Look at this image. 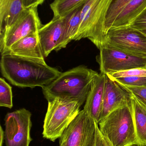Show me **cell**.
<instances>
[{
    "label": "cell",
    "mask_w": 146,
    "mask_h": 146,
    "mask_svg": "<svg viewBox=\"0 0 146 146\" xmlns=\"http://www.w3.org/2000/svg\"><path fill=\"white\" fill-rule=\"evenodd\" d=\"M131 99V93L129 91L106 74L103 103L99 122L111 111L130 102Z\"/></svg>",
    "instance_id": "8fae6325"
},
{
    "label": "cell",
    "mask_w": 146,
    "mask_h": 146,
    "mask_svg": "<svg viewBox=\"0 0 146 146\" xmlns=\"http://www.w3.org/2000/svg\"><path fill=\"white\" fill-rule=\"evenodd\" d=\"M132 0H112L106 14L105 22V35L112 27L115 20L123 9ZM105 38V37H104Z\"/></svg>",
    "instance_id": "d6986e66"
},
{
    "label": "cell",
    "mask_w": 146,
    "mask_h": 146,
    "mask_svg": "<svg viewBox=\"0 0 146 146\" xmlns=\"http://www.w3.org/2000/svg\"><path fill=\"white\" fill-rule=\"evenodd\" d=\"M136 146H137V145H136Z\"/></svg>",
    "instance_id": "f546056e"
},
{
    "label": "cell",
    "mask_w": 146,
    "mask_h": 146,
    "mask_svg": "<svg viewBox=\"0 0 146 146\" xmlns=\"http://www.w3.org/2000/svg\"><path fill=\"white\" fill-rule=\"evenodd\" d=\"M5 137V133L2 127L1 126L0 128V146H3L4 138Z\"/></svg>",
    "instance_id": "83f0119b"
},
{
    "label": "cell",
    "mask_w": 146,
    "mask_h": 146,
    "mask_svg": "<svg viewBox=\"0 0 146 146\" xmlns=\"http://www.w3.org/2000/svg\"><path fill=\"white\" fill-rule=\"evenodd\" d=\"M111 79L120 85L126 86L139 87L146 86V76H131Z\"/></svg>",
    "instance_id": "44dd1931"
},
{
    "label": "cell",
    "mask_w": 146,
    "mask_h": 146,
    "mask_svg": "<svg viewBox=\"0 0 146 146\" xmlns=\"http://www.w3.org/2000/svg\"><path fill=\"white\" fill-rule=\"evenodd\" d=\"M31 117V113L25 108L6 115L4 132L6 146H29L32 140Z\"/></svg>",
    "instance_id": "30bf717a"
},
{
    "label": "cell",
    "mask_w": 146,
    "mask_h": 146,
    "mask_svg": "<svg viewBox=\"0 0 146 146\" xmlns=\"http://www.w3.org/2000/svg\"><path fill=\"white\" fill-rule=\"evenodd\" d=\"M10 0H0V21H2L7 12Z\"/></svg>",
    "instance_id": "4316f807"
},
{
    "label": "cell",
    "mask_w": 146,
    "mask_h": 146,
    "mask_svg": "<svg viewBox=\"0 0 146 146\" xmlns=\"http://www.w3.org/2000/svg\"><path fill=\"white\" fill-rule=\"evenodd\" d=\"M98 125L111 146H139L131 101L111 111Z\"/></svg>",
    "instance_id": "3957f363"
},
{
    "label": "cell",
    "mask_w": 146,
    "mask_h": 146,
    "mask_svg": "<svg viewBox=\"0 0 146 146\" xmlns=\"http://www.w3.org/2000/svg\"><path fill=\"white\" fill-rule=\"evenodd\" d=\"M97 56L101 73L109 74L136 68L146 66V58L107 46L99 49Z\"/></svg>",
    "instance_id": "ba28073f"
},
{
    "label": "cell",
    "mask_w": 146,
    "mask_h": 146,
    "mask_svg": "<svg viewBox=\"0 0 146 146\" xmlns=\"http://www.w3.org/2000/svg\"><path fill=\"white\" fill-rule=\"evenodd\" d=\"M98 123L83 110L59 138L60 146H91Z\"/></svg>",
    "instance_id": "9c48e42d"
},
{
    "label": "cell",
    "mask_w": 146,
    "mask_h": 146,
    "mask_svg": "<svg viewBox=\"0 0 146 146\" xmlns=\"http://www.w3.org/2000/svg\"><path fill=\"white\" fill-rule=\"evenodd\" d=\"M129 26L146 36V8Z\"/></svg>",
    "instance_id": "603a6c76"
},
{
    "label": "cell",
    "mask_w": 146,
    "mask_h": 146,
    "mask_svg": "<svg viewBox=\"0 0 146 146\" xmlns=\"http://www.w3.org/2000/svg\"><path fill=\"white\" fill-rule=\"evenodd\" d=\"M64 26V16L53 19L43 25L37 33L40 46L45 57L56 50L61 38Z\"/></svg>",
    "instance_id": "7c38bea8"
},
{
    "label": "cell",
    "mask_w": 146,
    "mask_h": 146,
    "mask_svg": "<svg viewBox=\"0 0 146 146\" xmlns=\"http://www.w3.org/2000/svg\"><path fill=\"white\" fill-rule=\"evenodd\" d=\"M112 0H87L81 10V21L73 40L87 38L99 49L104 38L106 14Z\"/></svg>",
    "instance_id": "277c9868"
},
{
    "label": "cell",
    "mask_w": 146,
    "mask_h": 146,
    "mask_svg": "<svg viewBox=\"0 0 146 146\" xmlns=\"http://www.w3.org/2000/svg\"><path fill=\"white\" fill-rule=\"evenodd\" d=\"M87 0H55L51 3L54 14L53 19L63 17L69 12L84 4Z\"/></svg>",
    "instance_id": "ac0fdd59"
},
{
    "label": "cell",
    "mask_w": 146,
    "mask_h": 146,
    "mask_svg": "<svg viewBox=\"0 0 146 146\" xmlns=\"http://www.w3.org/2000/svg\"><path fill=\"white\" fill-rule=\"evenodd\" d=\"M146 8V0H132L119 14L111 28L130 25Z\"/></svg>",
    "instance_id": "e0dca14e"
},
{
    "label": "cell",
    "mask_w": 146,
    "mask_h": 146,
    "mask_svg": "<svg viewBox=\"0 0 146 146\" xmlns=\"http://www.w3.org/2000/svg\"><path fill=\"white\" fill-rule=\"evenodd\" d=\"M3 76L11 84L20 88H34L49 84L61 72L48 66L45 60L2 55L0 62Z\"/></svg>",
    "instance_id": "6da1fadb"
},
{
    "label": "cell",
    "mask_w": 146,
    "mask_h": 146,
    "mask_svg": "<svg viewBox=\"0 0 146 146\" xmlns=\"http://www.w3.org/2000/svg\"><path fill=\"white\" fill-rule=\"evenodd\" d=\"M99 73L83 66L61 73L54 81L42 87L47 101L56 98L78 102L81 106L86 100L93 80Z\"/></svg>",
    "instance_id": "7a4b0ae2"
},
{
    "label": "cell",
    "mask_w": 146,
    "mask_h": 146,
    "mask_svg": "<svg viewBox=\"0 0 146 146\" xmlns=\"http://www.w3.org/2000/svg\"><path fill=\"white\" fill-rule=\"evenodd\" d=\"M122 86L129 91L131 94H133L146 106V86L139 87Z\"/></svg>",
    "instance_id": "cb8c5ba5"
},
{
    "label": "cell",
    "mask_w": 146,
    "mask_h": 146,
    "mask_svg": "<svg viewBox=\"0 0 146 146\" xmlns=\"http://www.w3.org/2000/svg\"><path fill=\"white\" fill-rule=\"evenodd\" d=\"M91 146H111L100 131L98 123L96 125L95 136Z\"/></svg>",
    "instance_id": "d4e9b609"
},
{
    "label": "cell",
    "mask_w": 146,
    "mask_h": 146,
    "mask_svg": "<svg viewBox=\"0 0 146 146\" xmlns=\"http://www.w3.org/2000/svg\"><path fill=\"white\" fill-rule=\"evenodd\" d=\"M133 146H136V145Z\"/></svg>",
    "instance_id": "f1b7e54d"
},
{
    "label": "cell",
    "mask_w": 146,
    "mask_h": 146,
    "mask_svg": "<svg viewBox=\"0 0 146 146\" xmlns=\"http://www.w3.org/2000/svg\"><path fill=\"white\" fill-rule=\"evenodd\" d=\"M107 75L111 78L131 76H146V66L132 68L125 71L107 74Z\"/></svg>",
    "instance_id": "7402d4cb"
},
{
    "label": "cell",
    "mask_w": 146,
    "mask_h": 146,
    "mask_svg": "<svg viewBox=\"0 0 146 146\" xmlns=\"http://www.w3.org/2000/svg\"><path fill=\"white\" fill-rule=\"evenodd\" d=\"M45 0H22L23 7L25 9L33 7H38L43 4Z\"/></svg>",
    "instance_id": "484cf974"
},
{
    "label": "cell",
    "mask_w": 146,
    "mask_h": 146,
    "mask_svg": "<svg viewBox=\"0 0 146 146\" xmlns=\"http://www.w3.org/2000/svg\"><path fill=\"white\" fill-rule=\"evenodd\" d=\"M0 106L9 109L13 106L12 87L2 77L0 79Z\"/></svg>",
    "instance_id": "ffe728a7"
},
{
    "label": "cell",
    "mask_w": 146,
    "mask_h": 146,
    "mask_svg": "<svg viewBox=\"0 0 146 146\" xmlns=\"http://www.w3.org/2000/svg\"><path fill=\"white\" fill-rule=\"evenodd\" d=\"M131 105L139 146H146V106L131 94Z\"/></svg>",
    "instance_id": "2e32d148"
},
{
    "label": "cell",
    "mask_w": 146,
    "mask_h": 146,
    "mask_svg": "<svg viewBox=\"0 0 146 146\" xmlns=\"http://www.w3.org/2000/svg\"><path fill=\"white\" fill-rule=\"evenodd\" d=\"M84 3L64 16L63 32L56 51L66 48L71 41L73 40L79 26L81 10Z\"/></svg>",
    "instance_id": "9a60e30c"
},
{
    "label": "cell",
    "mask_w": 146,
    "mask_h": 146,
    "mask_svg": "<svg viewBox=\"0 0 146 146\" xmlns=\"http://www.w3.org/2000/svg\"><path fill=\"white\" fill-rule=\"evenodd\" d=\"M103 45L146 58V36L130 26L111 28L101 47Z\"/></svg>",
    "instance_id": "8992f818"
},
{
    "label": "cell",
    "mask_w": 146,
    "mask_h": 146,
    "mask_svg": "<svg viewBox=\"0 0 146 146\" xmlns=\"http://www.w3.org/2000/svg\"><path fill=\"white\" fill-rule=\"evenodd\" d=\"M81 106L78 102L58 98L48 101L43 137L53 142L59 139L80 111Z\"/></svg>",
    "instance_id": "5b68a950"
},
{
    "label": "cell",
    "mask_w": 146,
    "mask_h": 146,
    "mask_svg": "<svg viewBox=\"0 0 146 146\" xmlns=\"http://www.w3.org/2000/svg\"><path fill=\"white\" fill-rule=\"evenodd\" d=\"M3 54L45 60L37 33H32L17 41L1 55Z\"/></svg>",
    "instance_id": "5bb4252c"
},
{
    "label": "cell",
    "mask_w": 146,
    "mask_h": 146,
    "mask_svg": "<svg viewBox=\"0 0 146 146\" xmlns=\"http://www.w3.org/2000/svg\"><path fill=\"white\" fill-rule=\"evenodd\" d=\"M42 26L37 7L24 9L13 25L0 33L1 54L17 41L32 33H37Z\"/></svg>",
    "instance_id": "52a82bcc"
},
{
    "label": "cell",
    "mask_w": 146,
    "mask_h": 146,
    "mask_svg": "<svg viewBox=\"0 0 146 146\" xmlns=\"http://www.w3.org/2000/svg\"><path fill=\"white\" fill-rule=\"evenodd\" d=\"M105 76L106 74L100 73L95 77L83 109L98 123L100 121L103 103Z\"/></svg>",
    "instance_id": "4fadbf2b"
}]
</instances>
